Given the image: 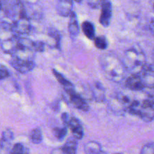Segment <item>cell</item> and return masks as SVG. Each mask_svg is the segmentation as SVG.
<instances>
[{
  "label": "cell",
  "instance_id": "obj_1",
  "mask_svg": "<svg viewBox=\"0 0 154 154\" xmlns=\"http://www.w3.org/2000/svg\"><path fill=\"white\" fill-rule=\"evenodd\" d=\"M101 66L105 78L115 83L122 81L126 69L121 59L113 54H105L101 58Z\"/></svg>",
  "mask_w": 154,
  "mask_h": 154
},
{
  "label": "cell",
  "instance_id": "obj_2",
  "mask_svg": "<svg viewBox=\"0 0 154 154\" xmlns=\"http://www.w3.org/2000/svg\"><path fill=\"white\" fill-rule=\"evenodd\" d=\"M127 71L132 74L141 72L146 63V56L139 48H132L124 53L121 59Z\"/></svg>",
  "mask_w": 154,
  "mask_h": 154
},
{
  "label": "cell",
  "instance_id": "obj_3",
  "mask_svg": "<svg viewBox=\"0 0 154 154\" xmlns=\"http://www.w3.org/2000/svg\"><path fill=\"white\" fill-rule=\"evenodd\" d=\"M12 32L16 35L20 37H24L28 35L31 30V23L29 17L19 18L14 21L11 24Z\"/></svg>",
  "mask_w": 154,
  "mask_h": 154
},
{
  "label": "cell",
  "instance_id": "obj_4",
  "mask_svg": "<svg viewBox=\"0 0 154 154\" xmlns=\"http://www.w3.org/2000/svg\"><path fill=\"white\" fill-rule=\"evenodd\" d=\"M10 64L15 70L21 74H26L31 72L35 67L36 64L34 60H24L11 57Z\"/></svg>",
  "mask_w": 154,
  "mask_h": 154
},
{
  "label": "cell",
  "instance_id": "obj_5",
  "mask_svg": "<svg viewBox=\"0 0 154 154\" xmlns=\"http://www.w3.org/2000/svg\"><path fill=\"white\" fill-rule=\"evenodd\" d=\"M101 9L99 23L104 27H108L110 26L112 17V3L111 0H102Z\"/></svg>",
  "mask_w": 154,
  "mask_h": 154
},
{
  "label": "cell",
  "instance_id": "obj_6",
  "mask_svg": "<svg viewBox=\"0 0 154 154\" xmlns=\"http://www.w3.org/2000/svg\"><path fill=\"white\" fill-rule=\"evenodd\" d=\"M138 117L146 123H149L154 120V108L148 98L141 102Z\"/></svg>",
  "mask_w": 154,
  "mask_h": 154
},
{
  "label": "cell",
  "instance_id": "obj_7",
  "mask_svg": "<svg viewBox=\"0 0 154 154\" xmlns=\"http://www.w3.org/2000/svg\"><path fill=\"white\" fill-rule=\"evenodd\" d=\"M138 74L141 76L145 88L154 87V69L151 66L146 64Z\"/></svg>",
  "mask_w": 154,
  "mask_h": 154
},
{
  "label": "cell",
  "instance_id": "obj_8",
  "mask_svg": "<svg viewBox=\"0 0 154 154\" xmlns=\"http://www.w3.org/2000/svg\"><path fill=\"white\" fill-rule=\"evenodd\" d=\"M126 87L132 91H144L145 89L139 74H132L126 79Z\"/></svg>",
  "mask_w": 154,
  "mask_h": 154
},
{
  "label": "cell",
  "instance_id": "obj_9",
  "mask_svg": "<svg viewBox=\"0 0 154 154\" xmlns=\"http://www.w3.org/2000/svg\"><path fill=\"white\" fill-rule=\"evenodd\" d=\"M73 1L75 0H58L57 3V12L60 16L66 17L73 11Z\"/></svg>",
  "mask_w": 154,
  "mask_h": 154
},
{
  "label": "cell",
  "instance_id": "obj_10",
  "mask_svg": "<svg viewBox=\"0 0 154 154\" xmlns=\"http://www.w3.org/2000/svg\"><path fill=\"white\" fill-rule=\"evenodd\" d=\"M52 72L53 74H54V77L56 78V79H57V81H58L62 86H63L64 90L66 92V93H67L69 96L76 93L77 91L76 90H75L73 84H72L70 81H68V80L66 79V78H65L62 74H60V72H58L56 69H52Z\"/></svg>",
  "mask_w": 154,
  "mask_h": 154
},
{
  "label": "cell",
  "instance_id": "obj_11",
  "mask_svg": "<svg viewBox=\"0 0 154 154\" xmlns=\"http://www.w3.org/2000/svg\"><path fill=\"white\" fill-rule=\"evenodd\" d=\"M18 36L16 35L3 39L1 42V49L5 54H9L11 55L17 48V43Z\"/></svg>",
  "mask_w": 154,
  "mask_h": 154
},
{
  "label": "cell",
  "instance_id": "obj_12",
  "mask_svg": "<svg viewBox=\"0 0 154 154\" xmlns=\"http://www.w3.org/2000/svg\"><path fill=\"white\" fill-rule=\"evenodd\" d=\"M69 127L70 128L72 133L73 134L74 138L77 140L82 139L84 135V128L79 120H78L76 117H72L69 121Z\"/></svg>",
  "mask_w": 154,
  "mask_h": 154
},
{
  "label": "cell",
  "instance_id": "obj_13",
  "mask_svg": "<svg viewBox=\"0 0 154 154\" xmlns=\"http://www.w3.org/2000/svg\"><path fill=\"white\" fill-rule=\"evenodd\" d=\"M69 29V35H70L71 38L72 40H75L80 33V26L77 15L75 12L74 11H72V13L69 16V29Z\"/></svg>",
  "mask_w": 154,
  "mask_h": 154
},
{
  "label": "cell",
  "instance_id": "obj_14",
  "mask_svg": "<svg viewBox=\"0 0 154 154\" xmlns=\"http://www.w3.org/2000/svg\"><path fill=\"white\" fill-rule=\"evenodd\" d=\"M69 98H70V101L72 102V103L73 104V105L77 109L81 110L84 112H87L90 110V107H89V105L86 102L85 99L81 95L78 94L77 92L70 95Z\"/></svg>",
  "mask_w": 154,
  "mask_h": 154
},
{
  "label": "cell",
  "instance_id": "obj_15",
  "mask_svg": "<svg viewBox=\"0 0 154 154\" xmlns=\"http://www.w3.org/2000/svg\"><path fill=\"white\" fill-rule=\"evenodd\" d=\"M92 96L98 102H102L105 99V90L100 82H95L91 88Z\"/></svg>",
  "mask_w": 154,
  "mask_h": 154
},
{
  "label": "cell",
  "instance_id": "obj_16",
  "mask_svg": "<svg viewBox=\"0 0 154 154\" xmlns=\"http://www.w3.org/2000/svg\"><path fill=\"white\" fill-rule=\"evenodd\" d=\"M76 138H69L64 145L60 147L61 153L65 154H75L77 153V148H78V142Z\"/></svg>",
  "mask_w": 154,
  "mask_h": 154
},
{
  "label": "cell",
  "instance_id": "obj_17",
  "mask_svg": "<svg viewBox=\"0 0 154 154\" xmlns=\"http://www.w3.org/2000/svg\"><path fill=\"white\" fill-rule=\"evenodd\" d=\"M82 29L86 37L90 40H94L96 38V29L91 21L86 20L82 23Z\"/></svg>",
  "mask_w": 154,
  "mask_h": 154
},
{
  "label": "cell",
  "instance_id": "obj_18",
  "mask_svg": "<svg viewBox=\"0 0 154 154\" xmlns=\"http://www.w3.org/2000/svg\"><path fill=\"white\" fill-rule=\"evenodd\" d=\"M84 150L87 154H96L103 153L102 150V146L97 141H88L84 145Z\"/></svg>",
  "mask_w": 154,
  "mask_h": 154
},
{
  "label": "cell",
  "instance_id": "obj_19",
  "mask_svg": "<svg viewBox=\"0 0 154 154\" xmlns=\"http://www.w3.org/2000/svg\"><path fill=\"white\" fill-rule=\"evenodd\" d=\"M29 140L34 144H39L43 141V135L39 128H35L29 133Z\"/></svg>",
  "mask_w": 154,
  "mask_h": 154
},
{
  "label": "cell",
  "instance_id": "obj_20",
  "mask_svg": "<svg viewBox=\"0 0 154 154\" xmlns=\"http://www.w3.org/2000/svg\"><path fill=\"white\" fill-rule=\"evenodd\" d=\"M94 44L96 48L99 50H106L108 47V42L106 38L103 35L98 36V37L95 38L94 39Z\"/></svg>",
  "mask_w": 154,
  "mask_h": 154
},
{
  "label": "cell",
  "instance_id": "obj_21",
  "mask_svg": "<svg viewBox=\"0 0 154 154\" xmlns=\"http://www.w3.org/2000/svg\"><path fill=\"white\" fill-rule=\"evenodd\" d=\"M29 150L25 147L23 144H20V143H17V144H14L12 148H11L9 153L11 154H18V153H28Z\"/></svg>",
  "mask_w": 154,
  "mask_h": 154
},
{
  "label": "cell",
  "instance_id": "obj_22",
  "mask_svg": "<svg viewBox=\"0 0 154 154\" xmlns=\"http://www.w3.org/2000/svg\"><path fill=\"white\" fill-rule=\"evenodd\" d=\"M14 139V132L11 129H5L2 133L1 144H9Z\"/></svg>",
  "mask_w": 154,
  "mask_h": 154
},
{
  "label": "cell",
  "instance_id": "obj_23",
  "mask_svg": "<svg viewBox=\"0 0 154 154\" xmlns=\"http://www.w3.org/2000/svg\"><path fill=\"white\" fill-rule=\"evenodd\" d=\"M67 126H65L63 128L56 127L54 129V135L59 141H63L65 137L67 135Z\"/></svg>",
  "mask_w": 154,
  "mask_h": 154
},
{
  "label": "cell",
  "instance_id": "obj_24",
  "mask_svg": "<svg viewBox=\"0 0 154 154\" xmlns=\"http://www.w3.org/2000/svg\"><path fill=\"white\" fill-rule=\"evenodd\" d=\"M140 153L141 154H154V142H150L143 146Z\"/></svg>",
  "mask_w": 154,
  "mask_h": 154
},
{
  "label": "cell",
  "instance_id": "obj_25",
  "mask_svg": "<svg viewBox=\"0 0 154 154\" xmlns=\"http://www.w3.org/2000/svg\"><path fill=\"white\" fill-rule=\"evenodd\" d=\"M45 44L43 42H33V49L35 52H43L45 51Z\"/></svg>",
  "mask_w": 154,
  "mask_h": 154
},
{
  "label": "cell",
  "instance_id": "obj_26",
  "mask_svg": "<svg viewBox=\"0 0 154 154\" xmlns=\"http://www.w3.org/2000/svg\"><path fill=\"white\" fill-rule=\"evenodd\" d=\"M10 72L8 70L7 68L4 65L2 64L1 66H0V79H1V81L5 79V78H8L10 76Z\"/></svg>",
  "mask_w": 154,
  "mask_h": 154
},
{
  "label": "cell",
  "instance_id": "obj_27",
  "mask_svg": "<svg viewBox=\"0 0 154 154\" xmlns=\"http://www.w3.org/2000/svg\"><path fill=\"white\" fill-rule=\"evenodd\" d=\"M102 0H87V4L93 9L100 8Z\"/></svg>",
  "mask_w": 154,
  "mask_h": 154
},
{
  "label": "cell",
  "instance_id": "obj_28",
  "mask_svg": "<svg viewBox=\"0 0 154 154\" xmlns=\"http://www.w3.org/2000/svg\"><path fill=\"white\" fill-rule=\"evenodd\" d=\"M70 119L71 118H69V116L67 113H63V114H62V120H63V123L65 126H69Z\"/></svg>",
  "mask_w": 154,
  "mask_h": 154
},
{
  "label": "cell",
  "instance_id": "obj_29",
  "mask_svg": "<svg viewBox=\"0 0 154 154\" xmlns=\"http://www.w3.org/2000/svg\"><path fill=\"white\" fill-rule=\"evenodd\" d=\"M150 29L154 33V17H153L150 20Z\"/></svg>",
  "mask_w": 154,
  "mask_h": 154
},
{
  "label": "cell",
  "instance_id": "obj_30",
  "mask_svg": "<svg viewBox=\"0 0 154 154\" xmlns=\"http://www.w3.org/2000/svg\"><path fill=\"white\" fill-rule=\"evenodd\" d=\"M75 1L77 3H79V4H81V3L83 2V0H75Z\"/></svg>",
  "mask_w": 154,
  "mask_h": 154
},
{
  "label": "cell",
  "instance_id": "obj_31",
  "mask_svg": "<svg viewBox=\"0 0 154 154\" xmlns=\"http://www.w3.org/2000/svg\"><path fill=\"white\" fill-rule=\"evenodd\" d=\"M153 8H154V4H153Z\"/></svg>",
  "mask_w": 154,
  "mask_h": 154
}]
</instances>
